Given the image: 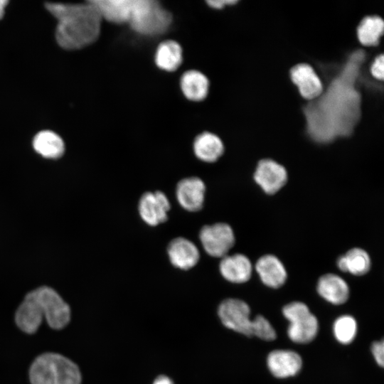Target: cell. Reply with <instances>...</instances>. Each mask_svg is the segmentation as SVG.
Masks as SVG:
<instances>
[{"label":"cell","mask_w":384,"mask_h":384,"mask_svg":"<svg viewBox=\"0 0 384 384\" xmlns=\"http://www.w3.org/2000/svg\"><path fill=\"white\" fill-rule=\"evenodd\" d=\"M183 60L182 48L176 41L169 40L161 43L156 51L155 63L161 70H176Z\"/></svg>","instance_id":"obj_22"},{"label":"cell","mask_w":384,"mask_h":384,"mask_svg":"<svg viewBox=\"0 0 384 384\" xmlns=\"http://www.w3.org/2000/svg\"><path fill=\"white\" fill-rule=\"evenodd\" d=\"M45 6L58 21L55 38L61 48L78 50L98 38L102 19L90 1L80 4L48 2Z\"/></svg>","instance_id":"obj_2"},{"label":"cell","mask_w":384,"mask_h":384,"mask_svg":"<svg viewBox=\"0 0 384 384\" xmlns=\"http://www.w3.org/2000/svg\"><path fill=\"white\" fill-rule=\"evenodd\" d=\"M193 151L198 159L212 163L222 156L224 145L217 135L206 132L196 137L193 142Z\"/></svg>","instance_id":"obj_19"},{"label":"cell","mask_w":384,"mask_h":384,"mask_svg":"<svg viewBox=\"0 0 384 384\" xmlns=\"http://www.w3.org/2000/svg\"><path fill=\"white\" fill-rule=\"evenodd\" d=\"M35 151L47 159H58L64 153L65 144L56 133L44 130L38 132L33 140Z\"/></svg>","instance_id":"obj_21"},{"label":"cell","mask_w":384,"mask_h":384,"mask_svg":"<svg viewBox=\"0 0 384 384\" xmlns=\"http://www.w3.org/2000/svg\"><path fill=\"white\" fill-rule=\"evenodd\" d=\"M384 23L377 16H369L363 18L357 28V36L359 41L364 46H376L383 33Z\"/></svg>","instance_id":"obj_24"},{"label":"cell","mask_w":384,"mask_h":384,"mask_svg":"<svg viewBox=\"0 0 384 384\" xmlns=\"http://www.w3.org/2000/svg\"><path fill=\"white\" fill-rule=\"evenodd\" d=\"M317 292L325 300L336 305L345 303L349 297L347 283L334 274H326L319 278Z\"/></svg>","instance_id":"obj_18"},{"label":"cell","mask_w":384,"mask_h":384,"mask_svg":"<svg viewBox=\"0 0 384 384\" xmlns=\"http://www.w3.org/2000/svg\"><path fill=\"white\" fill-rule=\"evenodd\" d=\"M30 292L36 301L43 319L52 329H61L69 323L70 306L55 290L43 286Z\"/></svg>","instance_id":"obj_6"},{"label":"cell","mask_w":384,"mask_h":384,"mask_svg":"<svg viewBox=\"0 0 384 384\" xmlns=\"http://www.w3.org/2000/svg\"><path fill=\"white\" fill-rule=\"evenodd\" d=\"M219 269L226 280L238 284L248 281L252 270L250 260L242 254L224 256L220 262Z\"/></svg>","instance_id":"obj_15"},{"label":"cell","mask_w":384,"mask_h":384,"mask_svg":"<svg viewBox=\"0 0 384 384\" xmlns=\"http://www.w3.org/2000/svg\"><path fill=\"white\" fill-rule=\"evenodd\" d=\"M172 22L171 14L154 0H132L127 23L135 32L156 36L166 32Z\"/></svg>","instance_id":"obj_4"},{"label":"cell","mask_w":384,"mask_h":384,"mask_svg":"<svg viewBox=\"0 0 384 384\" xmlns=\"http://www.w3.org/2000/svg\"><path fill=\"white\" fill-rule=\"evenodd\" d=\"M31 384H81L80 370L73 361L57 353L36 357L29 368Z\"/></svg>","instance_id":"obj_3"},{"label":"cell","mask_w":384,"mask_h":384,"mask_svg":"<svg viewBox=\"0 0 384 384\" xmlns=\"http://www.w3.org/2000/svg\"><path fill=\"white\" fill-rule=\"evenodd\" d=\"M207 4L213 9H221L225 7L226 5H232L237 3V1L235 0H211L207 1Z\"/></svg>","instance_id":"obj_29"},{"label":"cell","mask_w":384,"mask_h":384,"mask_svg":"<svg viewBox=\"0 0 384 384\" xmlns=\"http://www.w3.org/2000/svg\"><path fill=\"white\" fill-rule=\"evenodd\" d=\"M383 55L380 54L377 56L370 67L371 74L378 80H383Z\"/></svg>","instance_id":"obj_28"},{"label":"cell","mask_w":384,"mask_h":384,"mask_svg":"<svg viewBox=\"0 0 384 384\" xmlns=\"http://www.w3.org/2000/svg\"><path fill=\"white\" fill-rule=\"evenodd\" d=\"M254 178L268 194L277 192L287 181L285 168L272 159H262L256 168Z\"/></svg>","instance_id":"obj_10"},{"label":"cell","mask_w":384,"mask_h":384,"mask_svg":"<svg viewBox=\"0 0 384 384\" xmlns=\"http://www.w3.org/2000/svg\"><path fill=\"white\" fill-rule=\"evenodd\" d=\"M372 353L378 366L383 367L384 365V342L383 341H375L371 346Z\"/></svg>","instance_id":"obj_27"},{"label":"cell","mask_w":384,"mask_h":384,"mask_svg":"<svg viewBox=\"0 0 384 384\" xmlns=\"http://www.w3.org/2000/svg\"><path fill=\"white\" fill-rule=\"evenodd\" d=\"M291 80L299 89L301 95L312 100L323 92V85L313 68L306 63H299L290 70Z\"/></svg>","instance_id":"obj_13"},{"label":"cell","mask_w":384,"mask_h":384,"mask_svg":"<svg viewBox=\"0 0 384 384\" xmlns=\"http://www.w3.org/2000/svg\"><path fill=\"white\" fill-rule=\"evenodd\" d=\"M364 60L363 50L353 52L325 92L304 107L306 130L314 141L328 143L353 132L361 112L356 82Z\"/></svg>","instance_id":"obj_1"},{"label":"cell","mask_w":384,"mask_h":384,"mask_svg":"<svg viewBox=\"0 0 384 384\" xmlns=\"http://www.w3.org/2000/svg\"><path fill=\"white\" fill-rule=\"evenodd\" d=\"M206 186L198 177L191 176L181 180L176 189V196L181 206L191 212L200 210L203 206Z\"/></svg>","instance_id":"obj_11"},{"label":"cell","mask_w":384,"mask_h":384,"mask_svg":"<svg viewBox=\"0 0 384 384\" xmlns=\"http://www.w3.org/2000/svg\"><path fill=\"white\" fill-rule=\"evenodd\" d=\"M181 89L189 100L199 102L206 97L209 89V81L202 73L191 70L183 74L180 81Z\"/></svg>","instance_id":"obj_20"},{"label":"cell","mask_w":384,"mask_h":384,"mask_svg":"<svg viewBox=\"0 0 384 384\" xmlns=\"http://www.w3.org/2000/svg\"><path fill=\"white\" fill-rule=\"evenodd\" d=\"M255 269L262 282L272 288L282 286L287 277V271L282 262L272 255L261 257L255 265Z\"/></svg>","instance_id":"obj_16"},{"label":"cell","mask_w":384,"mask_h":384,"mask_svg":"<svg viewBox=\"0 0 384 384\" xmlns=\"http://www.w3.org/2000/svg\"><path fill=\"white\" fill-rule=\"evenodd\" d=\"M199 238L205 251L210 256L223 257L235 243L232 228L224 223H217L203 226Z\"/></svg>","instance_id":"obj_7"},{"label":"cell","mask_w":384,"mask_h":384,"mask_svg":"<svg viewBox=\"0 0 384 384\" xmlns=\"http://www.w3.org/2000/svg\"><path fill=\"white\" fill-rule=\"evenodd\" d=\"M337 265L340 270L354 275H363L370 267V260L368 253L361 248H353L344 255L338 257Z\"/></svg>","instance_id":"obj_23"},{"label":"cell","mask_w":384,"mask_h":384,"mask_svg":"<svg viewBox=\"0 0 384 384\" xmlns=\"http://www.w3.org/2000/svg\"><path fill=\"white\" fill-rule=\"evenodd\" d=\"M336 340L343 344L351 343L357 333V323L350 315H343L336 319L333 326Z\"/></svg>","instance_id":"obj_25"},{"label":"cell","mask_w":384,"mask_h":384,"mask_svg":"<svg viewBox=\"0 0 384 384\" xmlns=\"http://www.w3.org/2000/svg\"><path fill=\"white\" fill-rule=\"evenodd\" d=\"M138 209L145 223L156 226L167 220L170 203L161 191L146 192L139 199Z\"/></svg>","instance_id":"obj_9"},{"label":"cell","mask_w":384,"mask_h":384,"mask_svg":"<svg viewBox=\"0 0 384 384\" xmlns=\"http://www.w3.org/2000/svg\"><path fill=\"white\" fill-rule=\"evenodd\" d=\"M252 336L265 341H273L277 338V333L270 321L261 315H257L252 320Z\"/></svg>","instance_id":"obj_26"},{"label":"cell","mask_w":384,"mask_h":384,"mask_svg":"<svg viewBox=\"0 0 384 384\" xmlns=\"http://www.w3.org/2000/svg\"><path fill=\"white\" fill-rule=\"evenodd\" d=\"M171 263L176 268L186 270L193 267L198 262L200 254L193 242L185 238L173 239L167 247Z\"/></svg>","instance_id":"obj_14"},{"label":"cell","mask_w":384,"mask_h":384,"mask_svg":"<svg viewBox=\"0 0 384 384\" xmlns=\"http://www.w3.org/2000/svg\"><path fill=\"white\" fill-rule=\"evenodd\" d=\"M9 1L6 0H0V19L2 18L6 5Z\"/></svg>","instance_id":"obj_31"},{"label":"cell","mask_w":384,"mask_h":384,"mask_svg":"<svg viewBox=\"0 0 384 384\" xmlns=\"http://www.w3.org/2000/svg\"><path fill=\"white\" fill-rule=\"evenodd\" d=\"M284 316L289 321V338L297 343H307L316 336L319 323L309 307L303 302H292L282 309Z\"/></svg>","instance_id":"obj_5"},{"label":"cell","mask_w":384,"mask_h":384,"mask_svg":"<svg viewBox=\"0 0 384 384\" xmlns=\"http://www.w3.org/2000/svg\"><path fill=\"white\" fill-rule=\"evenodd\" d=\"M267 367L276 378H285L297 375L302 368V360L290 350H274L267 358Z\"/></svg>","instance_id":"obj_12"},{"label":"cell","mask_w":384,"mask_h":384,"mask_svg":"<svg viewBox=\"0 0 384 384\" xmlns=\"http://www.w3.org/2000/svg\"><path fill=\"white\" fill-rule=\"evenodd\" d=\"M43 320V318L35 299L31 292H28L16 311V325L23 332L33 334L38 329Z\"/></svg>","instance_id":"obj_17"},{"label":"cell","mask_w":384,"mask_h":384,"mask_svg":"<svg viewBox=\"0 0 384 384\" xmlns=\"http://www.w3.org/2000/svg\"><path fill=\"white\" fill-rule=\"evenodd\" d=\"M153 384H174V383L169 377L160 375L154 380Z\"/></svg>","instance_id":"obj_30"},{"label":"cell","mask_w":384,"mask_h":384,"mask_svg":"<svg viewBox=\"0 0 384 384\" xmlns=\"http://www.w3.org/2000/svg\"><path fill=\"white\" fill-rule=\"evenodd\" d=\"M250 309L243 301L228 299L219 306L218 316L227 328L247 336H252Z\"/></svg>","instance_id":"obj_8"}]
</instances>
